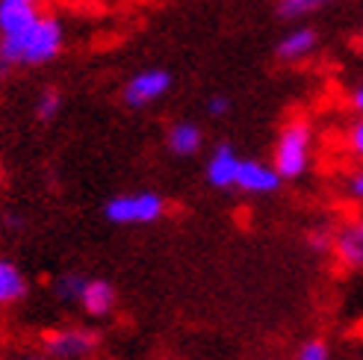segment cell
<instances>
[{"label": "cell", "mask_w": 363, "mask_h": 360, "mask_svg": "<svg viewBox=\"0 0 363 360\" xmlns=\"http://www.w3.org/2000/svg\"><path fill=\"white\" fill-rule=\"evenodd\" d=\"M62 50V24L42 15L30 30L0 39V60L6 65H42L57 60Z\"/></svg>", "instance_id": "6da1fadb"}, {"label": "cell", "mask_w": 363, "mask_h": 360, "mask_svg": "<svg viewBox=\"0 0 363 360\" xmlns=\"http://www.w3.org/2000/svg\"><path fill=\"white\" fill-rule=\"evenodd\" d=\"M311 145H313V130L307 121L296 118L281 130L275 145V171L281 180H296L307 171V166H311Z\"/></svg>", "instance_id": "7a4b0ae2"}, {"label": "cell", "mask_w": 363, "mask_h": 360, "mask_svg": "<svg viewBox=\"0 0 363 360\" xmlns=\"http://www.w3.org/2000/svg\"><path fill=\"white\" fill-rule=\"evenodd\" d=\"M166 213V201L157 192H127L106 201L104 215L113 225H151Z\"/></svg>", "instance_id": "3957f363"}, {"label": "cell", "mask_w": 363, "mask_h": 360, "mask_svg": "<svg viewBox=\"0 0 363 360\" xmlns=\"http://www.w3.org/2000/svg\"><path fill=\"white\" fill-rule=\"evenodd\" d=\"M101 346V337L92 328H60L45 337V357L50 360H86Z\"/></svg>", "instance_id": "277c9868"}, {"label": "cell", "mask_w": 363, "mask_h": 360, "mask_svg": "<svg viewBox=\"0 0 363 360\" xmlns=\"http://www.w3.org/2000/svg\"><path fill=\"white\" fill-rule=\"evenodd\" d=\"M172 89V74L162 68H148V71H139L136 77L127 80L124 86V103L127 106H148L154 101H160Z\"/></svg>", "instance_id": "5b68a950"}, {"label": "cell", "mask_w": 363, "mask_h": 360, "mask_svg": "<svg viewBox=\"0 0 363 360\" xmlns=\"http://www.w3.org/2000/svg\"><path fill=\"white\" fill-rule=\"evenodd\" d=\"M281 186V177L275 166H266L260 159H240L237 171V189L251 192V195H269Z\"/></svg>", "instance_id": "8992f818"}, {"label": "cell", "mask_w": 363, "mask_h": 360, "mask_svg": "<svg viewBox=\"0 0 363 360\" xmlns=\"http://www.w3.org/2000/svg\"><path fill=\"white\" fill-rule=\"evenodd\" d=\"M116 286L110 281H101V278H86V286H83V293H80V308L89 313V316H95V319H104V316H110L116 310Z\"/></svg>", "instance_id": "52a82bcc"}, {"label": "cell", "mask_w": 363, "mask_h": 360, "mask_svg": "<svg viewBox=\"0 0 363 360\" xmlns=\"http://www.w3.org/2000/svg\"><path fill=\"white\" fill-rule=\"evenodd\" d=\"M334 254L342 266L349 269H363V219L349 222L334 233Z\"/></svg>", "instance_id": "ba28073f"}, {"label": "cell", "mask_w": 363, "mask_h": 360, "mask_svg": "<svg viewBox=\"0 0 363 360\" xmlns=\"http://www.w3.org/2000/svg\"><path fill=\"white\" fill-rule=\"evenodd\" d=\"M237 171H240V157L230 145H219L210 154L207 163V180L216 189H228L237 186Z\"/></svg>", "instance_id": "9c48e42d"}, {"label": "cell", "mask_w": 363, "mask_h": 360, "mask_svg": "<svg viewBox=\"0 0 363 360\" xmlns=\"http://www.w3.org/2000/svg\"><path fill=\"white\" fill-rule=\"evenodd\" d=\"M201 142H204L201 128H198V124H192V121H177V124H172L169 136H166L169 151L177 154V157H192V154H198Z\"/></svg>", "instance_id": "30bf717a"}, {"label": "cell", "mask_w": 363, "mask_h": 360, "mask_svg": "<svg viewBox=\"0 0 363 360\" xmlns=\"http://www.w3.org/2000/svg\"><path fill=\"white\" fill-rule=\"evenodd\" d=\"M316 42H319V35L313 30L298 27L293 33H286L284 39L278 42V57L286 60V62H298V60L311 57V53L316 50Z\"/></svg>", "instance_id": "8fae6325"}, {"label": "cell", "mask_w": 363, "mask_h": 360, "mask_svg": "<svg viewBox=\"0 0 363 360\" xmlns=\"http://www.w3.org/2000/svg\"><path fill=\"white\" fill-rule=\"evenodd\" d=\"M39 18H42L39 6H9V4H0V39L30 30L35 21H39Z\"/></svg>", "instance_id": "7c38bea8"}, {"label": "cell", "mask_w": 363, "mask_h": 360, "mask_svg": "<svg viewBox=\"0 0 363 360\" xmlns=\"http://www.w3.org/2000/svg\"><path fill=\"white\" fill-rule=\"evenodd\" d=\"M30 290V283L24 278V272L18 269L12 260L0 257V304H15L21 301Z\"/></svg>", "instance_id": "4fadbf2b"}, {"label": "cell", "mask_w": 363, "mask_h": 360, "mask_svg": "<svg viewBox=\"0 0 363 360\" xmlns=\"http://www.w3.org/2000/svg\"><path fill=\"white\" fill-rule=\"evenodd\" d=\"M83 286H86V278L80 275H60L57 283H53V293H57L60 301H80Z\"/></svg>", "instance_id": "5bb4252c"}, {"label": "cell", "mask_w": 363, "mask_h": 360, "mask_svg": "<svg viewBox=\"0 0 363 360\" xmlns=\"http://www.w3.org/2000/svg\"><path fill=\"white\" fill-rule=\"evenodd\" d=\"M60 106H62V98L57 89H45L39 103H35V116H39V121H53L60 113Z\"/></svg>", "instance_id": "9a60e30c"}, {"label": "cell", "mask_w": 363, "mask_h": 360, "mask_svg": "<svg viewBox=\"0 0 363 360\" xmlns=\"http://www.w3.org/2000/svg\"><path fill=\"white\" fill-rule=\"evenodd\" d=\"M325 4V0H281V18H304V15H311L316 12L319 6Z\"/></svg>", "instance_id": "2e32d148"}, {"label": "cell", "mask_w": 363, "mask_h": 360, "mask_svg": "<svg viewBox=\"0 0 363 360\" xmlns=\"http://www.w3.org/2000/svg\"><path fill=\"white\" fill-rule=\"evenodd\" d=\"M296 360H331V351H328V343L325 339H307V343L298 349V357Z\"/></svg>", "instance_id": "e0dca14e"}, {"label": "cell", "mask_w": 363, "mask_h": 360, "mask_svg": "<svg viewBox=\"0 0 363 360\" xmlns=\"http://www.w3.org/2000/svg\"><path fill=\"white\" fill-rule=\"evenodd\" d=\"M313 251H331L334 248V233L331 230H311V237H307Z\"/></svg>", "instance_id": "ac0fdd59"}, {"label": "cell", "mask_w": 363, "mask_h": 360, "mask_svg": "<svg viewBox=\"0 0 363 360\" xmlns=\"http://www.w3.org/2000/svg\"><path fill=\"white\" fill-rule=\"evenodd\" d=\"M349 151H352L354 157L363 159V118L354 121V124H352V130H349Z\"/></svg>", "instance_id": "d6986e66"}, {"label": "cell", "mask_w": 363, "mask_h": 360, "mask_svg": "<svg viewBox=\"0 0 363 360\" xmlns=\"http://www.w3.org/2000/svg\"><path fill=\"white\" fill-rule=\"evenodd\" d=\"M230 110V101L225 98V95H213L210 101H207V113L210 116H225Z\"/></svg>", "instance_id": "ffe728a7"}, {"label": "cell", "mask_w": 363, "mask_h": 360, "mask_svg": "<svg viewBox=\"0 0 363 360\" xmlns=\"http://www.w3.org/2000/svg\"><path fill=\"white\" fill-rule=\"evenodd\" d=\"M349 195H354V198H360V201H363V169L349 177Z\"/></svg>", "instance_id": "44dd1931"}, {"label": "cell", "mask_w": 363, "mask_h": 360, "mask_svg": "<svg viewBox=\"0 0 363 360\" xmlns=\"http://www.w3.org/2000/svg\"><path fill=\"white\" fill-rule=\"evenodd\" d=\"M352 106L363 116V83H360L357 89H352Z\"/></svg>", "instance_id": "7402d4cb"}, {"label": "cell", "mask_w": 363, "mask_h": 360, "mask_svg": "<svg viewBox=\"0 0 363 360\" xmlns=\"http://www.w3.org/2000/svg\"><path fill=\"white\" fill-rule=\"evenodd\" d=\"M0 4H9V6H39V0H0Z\"/></svg>", "instance_id": "603a6c76"}, {"label": "cell", "mask_w": 363, "mask_h": 360, "mask_svg": "<svg viewBox=\"0 0 363 360\" xmlns=\"http://www.w3.org/2000/svg\"><path fill=\"white\" fill-rule=\"evenodd\" d=\"M6 74H9V65H6L4 60H0V83H4V80H6Z\"/></svg>", "instance_id": "cb8c5ba5"}, {"label": "cell", "mask_w": 363, "mask_h": 360, "mask_svg": "<svg viewBox=\"0 0 363 360\" xmlns=\"http://www.w3.org/2000/svg\"><path fill=\"white\" fill-rule=\"evenodd\" d=\"M27 360H50V357H45V354H33V357H27Z\"/></svg>", "instance_id": "d4e9b609"}]
</instances>
